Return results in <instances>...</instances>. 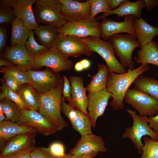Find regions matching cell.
I'll use <instances>...</instances> for the list:
<instances>
[{
	"label": "cell",
	"mask_w": 158,
	"mask_h": 158,
	"mask_svg": "<svg viewBox=\"0 0 158 158\" xmlns=\"http://www.w3.org/2000/svg\"><path fill=\"white\" fill-rule=\"evenodd\" d=\"M61 7L59 0H37L33 9L37 22L61 27L67 22L61 14Z\"/></svg>",
	"instance_id": "obj_4"
},
{
	"label": "cell",
	"mask_w": 158,
	"mask_h": 158,
	"mask_svg": "<svg viewBox=\"0 0 158 158\" xmlns=\"http://www.w3.org/2000/svg\"><path fill=\"white\" fill-rule=\"evenodd\" d=\"M34 147L29 148L6 158H30L31 152Z\"/></svg>",
	"instance_id": "obj_44"
},
{
	"label": "cell",
	"mask_w": 158,
	"mask_h": 158,
	"mask_svg": "<svg viewBox=\"0 0 158 158\" xmlns=\"http://www.w3.org/2000/svg\"><path fill=\"white\" fill-rule=\"evenodd\" d=\"M69 155V154L68 153V154H66L65 155H64L63 156L58 157H56L55 158H68Z\"/></svg>",
	"instance_id": "obj_52"
},
{
	"label": "cell",
	"mask_w": 158,
	"mask_h": 158,
	"mask_svg": "<svg viewBox=\"0 0 158 158\" xmlns=\"http://www.w3.org/2000/svg\"><path fill=\"white\" fill-rule=\"evenodd\" d=\"M16 17L12 8L0 7V24H11Z\"/></svg>",
	"instance_id": "obj_37"
},
{
	"label": "cell",
	"mask_w": 158,
	"mask_h": 158,
	"mask_svg": "<svg viewBox=\"0 0 158 158\" xmlns=\"http://www.w3.org/2000/svg\"><path fill=\"white\" fill-rule=\"evenodd\" d=\"M59 33L84 38L89 36L100 37L101 30L99 22L95 18L73 22H67L59 28Z\"/></svg>",
	"instance_id": "obj_11"
},
{
	"label": "cell",
	"mask_w": 158,
	"mask_h": 158,
	"mask_svg": "<svg viewBox=\"0 0 158 158\" xmlns=\"http://www.w3.org/2000/svg\"><path fill=\"white\" fill-rule=\"evenodd\" d=\"M61 111L68 119L74 129L81 136L92 133L91 122L88 115L72 107L63 98Z\"/></svg>",
	"instance_id": "obj_16"
},
{
	"label": "cell",
	"mask_w": 158,
	"mask_h": 158,
	"mask_svg": "<svg viewBox=\"0 0 158 158\" xmlns=\"http://www.w3.org/2000/svg\"><path fill=\"white\" fill-rule=\"evenodd\" d=\"M34 61L35 68L46 67L56 73L70 71L73 67L71 60L59 51L53 48L43 55L34 57Z\"/></svg>",
	"instance_id": "obj_10"
},
{
	"label": "cell",
	"mask_w": 158,
	"mask_h": 158,
	"mask_svg": "<svg viewBox=\"0 0 158 158\" xmlns=\"http://www.w3.org/2000/svg\"><path fill=\"white\" fill-rule=\"evenodd\" d=\"M59 27L51 25H40L34 30L40 44L49 48L53 46L58 35Z\"/></svg>",
	"instance_id": "obj_27"
},
{
	"label": "cell",
	"mask_w": 158,
	"mask_h": 158,
	"mask_svg": "<svg viewBox=\"0 0 158 158\" xmlns=\"http://www.w3.org/2000/svg\"><path fill=\"white\" fill-rule=\"evenodd\" d=\"M157 74L158 75V71L157 72Z\"/></svg>",
	"instance_id": "obj_56"
},
{
	"label": "cell",
	"mask_w": 158,
	"mask_h": 158,
	"mask_svg": "<svg viewBox=\"0 0 158 158\" xmlns=\"http://www.w3.org/2000/svg\"><path fill=\"white\" fill-rule=\"evenodd\" d=\"M157 4H158V0H157Z\"/></svg>",
	"instance_id": "obj_54"
},
{
	"label": "cell",
	"mask_w": 158,
	"mask_h": 158,
	"mask_svg": "<svg viewBox=\"0 0 158 158\" xmlns=\"http://www.w3.org/2000/svg\"><path fill=\"white\" fill-rule=\"evenodd\" d=\"M36 133L18 135L10 139L1 150L0 157L7 158L29 148L34 147Z\"/></svg>",
	"instance_id": "obj_19"
},
{
	"label": "cell",
	"mask_w": 158,
	"mask_h": 158,
	"mask_svg": "<svg viewBox=\"0 0 158 158\" xmlns=\"http://www.w3.org/2000/svg\"><path fill=\"white\" fill-rule=\"evenodd\" d=\"M71 87V97L68 101L72 107L87 115L88 98L87 88L84 86L81 76L69 77Z\"/></svg>",
	"instance_id": "obj_20"
},
{
	"label": "cell",
	"mask_w": 158,
	"mask_h": 158,
	"mask_svg": "<svg viewBox=\"0 0 158 158\" xmlns=\"http://www.w3.org/2000/svg\"><path fill=\"white\" fill-rule=\"evenodd\" d=\"M51 48L59 50L68 58H76L82 54L88 56L93 53L82 38L59 33Z\"/></svg>",
	"instance_id": "obj_9"
},
{
	"label": "cell",
	"mask_w": 158,
	"mask_h": 158,
	"mask_svg": "<svg viewBox=\"0 0 158 158\" xmlns=\"http://www.w3.org/2000/svg\"><path fill=\"white\" fill-rule=\"evenodd\" d=\"M63 81L62 91V97L65 100L68 101L71 97V87L70 82L65 75L63 76Z\"/></svg>",
	"instance_id": "obj_42"
},
{
	"label": "cell",
	"mask_w": 158,
	"mask_h": 158,
	"mask_svg": "<svg viewBox=\"0 0 158 158\" xmlns=\"http://www.w3.org/2000/svg\"><path fill=\"white\" fill-rule=\"evenodd\" d=\"M62 4L61 13L67 22L78 21L90 17L89 0L80 2L73 0H59Z\"/></svg>",
	"instance_id": "obj_15"
},
{
	"label": "cell",
	"mask_w": 158,
	"mask_h": 158,
	"mask_svg": "<svg viewBox=\"0 0 158 158\" xmlns=\"http://www.w3.org/2000/svg\"><path fill=\"white\" fill-rule=\"evenodd\" d=\"M1 54L2 59L11 61L24 72L35 68L34 57L28 53L25 45L7 46Z\"/></svg>",
	"instance_id": "obj_13"
},
{
	"label": "cell",
	"mask_w": 158,
	"mask_h": 158,
	"mask_svg": "<svg viewBox=\"0 0 158 158\" xmlns=\"http://www.w3.org/2000/svg\"><path fill=\"white\" fill-rule=\"evenodd\" d=\"M124 100L125 103L131 105L140 115L153 117L158 113V101L135 88L128 90Z\"/></svg>",
	"instance_id": "obj_7"
},
{
	"label": "cell",
	"mask_w": 158,
	"mask_h": 158,
	"mask_svg": "<svg viewBox=\"0 0 158 158\" xmlns=\"http://www.w3.org/2000/svg\"><path fill=\"white\" fill-rule=\"evenodd\" d=\"M146 7V5L144 0H139L134 2L123 0L116 9L104 13L96 19L97 20H99L113 14H116L119 17L132 15L135 18H139L141 17V14L142 10Z\"/></svg>",
	"instance_id": "obj_22"
},
{
	"label": "cell",
	"mask_w": 158,
	"mask_h": 158,
	"mask_svg": "<svg viewBox=\"0 0 158 158\" xmlns=\"http://www.w3.org/2000/svg\"><path fill=\"white\" fill-rule=\"evenodd\" d=\"M111 96L106 88L96 92H88L87 115L92 127H95L98 118L103 115Z\"/></svg>",
	"instance_id": "obj_17"
},
{
	"label": "cell",
	"mask_w": 158,
	"mask_h": 158,
	"mask_svg": "<svg viewBox=\"0 0 158 158\" xmlns=\"http://www.w3.org/2000/svg\"><path fill=\"white\" fill-rule=\"evenodd\" d=\"M143 139L144 144L142 147V154L140 158H158V140L146 136Z\"/></svg>",
	"instance_id": "obj_32"
},
{
	"label": "cell",
	"mask_w": 158,
	"mask_h": 158,
	"mask_svg": "<svg viewBox=\"0 0 158 158\" xmlns=\"http://www.w3.org/2000/svg\"><path fill=\"white\" fill-rule=\"evenodd\" d=\"M2 79L9 88L16 92H17L21 85L7 73H4Z\"/></svg>",
	"instance_id": "obj_41"
},
{
	"label": "cell",
	"mask_w": 158,
	"mask_h": 158,
	"mask_svg": "<svg viewBox=\"0 0 158 158\" xmlns=\"http://www.w3.org/2000/svg\"><path fill=\"white\" fill-rule=\"evenodd\" d=\"M146 5V9L148 11L152 10L157 4V0H144Z\"/></svg>",
	"instance_id": "obj_49"
},
{
	"label": "cell",
	"mask_w": 158,
	"mask_h": 158,
	"mask_svg": "<svg viewBox=\"0 0 158 158\" xmlns=\"http://www.w3.org/2000/svg\"><path fill=\"white\" fill-rule=\"evenodd\" d=\"M51 155L48 148L34 147L31 152L30 158H49Z\"/></svg>",
	"instance_id": "obj_39"
},
{
	"label": "cell",
	"mask_w": 158,
	"mask_h": 158,
	"mask_svg": "<svg viewBox=\"0 0 158 158\" xmlns=\"http://www.w3.org/2000/svg\"><path fill=\"white\" fill-rule=\"evenodd\" d=\"M0 158H3V157H0Z\"/></svg>",
	"instance_id": "obj_55"
},
{
	"label": "cell",
	"mask_w": 158,
	"mask_h": 158,
	"mask_svg": "<svg viewBox=\"0 0 158 158\" xmlns=\"http://www.w3.org/2000/svg\"><path fill=\"white\" fill-rule=\"evenodd\" d=\"M134 60L137 63L141 64H151L158 67V44L152 42L140 47L137 52V56Z\"/></svg>",
	"instance_id": "obj_25"
},
{
	"label": "cell",
	"mask_w": 158,
	"mask_h": 158,
	"mask_svg": "<svg viewBox=\"0 0 158 158\" xmlns=\"http://www.w3.org/2000/svg\"><path fill=\"white\" fill-rule=\"evenodd\" d=\"M82 38L93 52L97 53L104 59L109 72L123 74L127 72L116 58L113 47L109 41H104L95 36Z\"/></svg>",
	"instance_id": "obj_5"
},
{
	"label": "cell",
	"mask_w": 158,
	"mask_h": 158,
	"mask_svg": "<svg viewBox=\"0 0 158 158\" xmlns=\"http://www.w3.org/2000/svg\"><path fill=\"white\" fill-rule=\"evenodd\" d=\"M35 90L30 84H25L21 85L17 92L29 109L38 111L37 94Z\"/></svg>",
	"instance_id": "obj_30"
},
{
	"label": "cell",
	"mask_w": 158,
	"mask_h": 158,
	"mask_svg": "<svg viewBox=\"0 0 158 158\" xmlns=\"http://www.w3.org/2000/svg\"><path fill=\"white\" fill-rule=\"evenodd\" d=\"M0 72L4 73L7 74L20 84H30V81L28 76L16 66L9 67H1Z\"/></svg>",
	"instance_id": "obj_34"
},
{
	"label": "cell",
	"mask_w": 158,
	"mask_h": 158,
	"mask_svg": "<svg viewBox=\"0 0 158 158\" xmlns=\"http://www.w3.org/2000/svg\"><path fill=\"white\" fill-rule=\"evenodd\" d=\"M17 0H1L0 7L13 8Z\"/></svg>",
	"instance_id": "obj_46"
},
{
	"label": "cell",
	"mask_w": 158,
	"mask_h": 158,
	"mask_svg": "<svg viewBox=\"0 0 158 158\" xmlns=\"http://www.w3.org/2000/svg\"><path fill=\"white\" fill-rule=\"evenodd\" d=\"M31 85L38 93L44 94L54 89L63 81L60 75L48 68L44 70H30L25 72Z\"/></svg>",
	"instance_id": "obj_8"
},
{
	"label": "cell",
	"mask_w": 158,
	"mask_h": 158,
	"mask_svg": "<svg viewBox=\"0 0 158 158\" xmlns=\"http://www.w3.org/2000/svg\"><path fill=\"white\" fill-rule=\"evenodd\" d=\"M8 25L1 24L0 25V52L1 53L6 46L8 33Z\"/></svg>",
	"instance_id": "obj_40"
},
{
	"label": "cell",
	"mask_w": 158,
	"mask_h": 158,
	"mask_svg": "<svg viewBox=\"0 0 158 158\" xmlns=\"http://www.w3.org/2000/svg\"><path fill=\"white\" fill-rule=\"evenodd\" d=\"M133 26L141 47L152 42L153 39L158 35V27L149 24L141 17L139 18L134 17Z\"/></svg>",
	"instance_id": "obj_24"
},
{
	"label": "cell",
	"mask_w": 158,
	"mask_h": 158,
	"mask_svg": "<svg viewBox=\"0 0 158 158\" xmlns=\"http://www.w3.org/2000/svg\"><path fill=\"white\" fill-rule=\"evenodd\" d=\"M149 69L148 64H141L133 70L129 69L126 73L117 74L109 72L106 89L112 98L110 105L115 110L124 108L123 100L125 95L129 86L139 76Z\"/></svg>",
	"instance_id": "obj_1"
},
{
	"label": "cell",
	"mask_w": 158,
	"mask_h": 158,
	"mask_svg": "<svg viewBox=\"0 0 158 158\" xmlns=\"http://www.w3.org/2000/svg\"><path fill=\"white\" fill-rule=\"evenodd\" d=\"M55 157L52 155L49 158H55Z\"/></svg>",
	"instance_id": "obj_53"
},
{
	"label": "cell",
	"mask_w": 158,
	"mask_h": 158,
	"mask_svg": "<svg viewBox=\"0 0 158 158\" xmlns=\"http://www.w3.org/2000/svg\"><path fill=\"white\" fill-rule=\"evenodd\" d=\"M107 151L100 136L93 133L81 136L76 145L70 151L72 154L97 153Z\"/></svg>",
	"instance_id": "obj_18"
},
{
	"label": "cell",
	"mask_w": 158,
	"mask_h": 158,
	"mask_svg": "<svg viewBox=\"0 0 158 158\" xmlns=\"http://www.w3.org/2000/svg\"><path fill=\"white\" fill-rule=\"evenodd\" d=\"M1 83L0 86L1 92L5 98L16 103L22 110L29 109L23 103L17 92L9 88L6 85L2 79H1Z\"/></svg>",
	"instance_id": "obj_35"
},
{
	"label": "cell",
	"mask_w": 158,
	"mask_h": 158,
	"mask_svg": "<svg viewBox=\"0 0 158 158\" xmlns=\"http://www.w3.org/2000/svg\"><path fill=\"white\" fill-rule=\"evenodd\" d=\"M10 47L17 45H25L28 39L30 30L19 18L16 17L11 24Z\"/></svg>",
	"instance_id": "obj_26"
},
{
	"label": "cell",
	"mask_w": 158,
	"mask_h": 158,
	"mask_svg": "<svg viewBox=\"0 0 158 158\" xmlns=\"http://www.w3.org/2000/svg\"><path fill=\"white\" fill-rule=\"evenodd\" d=\"M134 18L132 15L126 16L124 17V21L122 22L116 21L106 17L103 18L102 21L99 22L100 37L104 40H107L112 35L125 32L137 38L133 26Z\"/></svg>",
	"instance_id": "obj_14"
},
{
	"label": "cell",
	"mask_w": 158,
	"mask_h": 158,
	"mask_svg": "<svg viewBox=\"0 0 158 158\" xmlns=\"http://www.w3.org/2000/svg\"><path fill=\"white\" fill-rule=\"evenodd\" d=\"M109 40L123 66L131 70L135 69L132 54L135 49L141 47L137 38L128 34L119 33L111 36Z\"/></svg>",
	"instance_id": "obj_6"
},
{
	"label": "cell",
	"mask_w": 158,
	"mask_h": 158,
	"mask_svg": "<svg viewBox=\"0 0 158 158\" xmlns=\"http://www.w3.org/2000/svg\"><path fill=\"white\" fill-rule=\"evenodd\" d=\"M109 72L106 65L104 63L98 64L97 73L91 76L92 79L87 85L86 88L88 92H96L105 89Z\"/></svg>",
	"instance_id": "obj_28"
},
{
	"label": "cell",
	"mask_w": 158,
	"mask_h": 158,
	"mask_svg": "<svg viewBox=\"0 0 158 158\" xmlns=\"http://www.w3.org/2000/svg\"><path fill=\"white\" fill-rule=\"evenodd\" d=\"M63 81L56 87L44 94L36 93L38 111L49 120L57 131L68 126L61 115Z\"/></svg>",
	"instance_id": "obj_2"
},
{
	"label": "cell",
	"mask_w": 158,
	"mask_h": 158,
	"mask_svg": "<svg viewBox=\"0 0 158 158\" xmlns=\"http://www.w3.org/2000/svg\"><path fill=\"white\" fill-rule=\"evenodd\" d=\"M5 66L6 67H9L16 66L11 61L4 59H0V66Z\"/></svg>",
	"instance_id": "obj_50"
},
{
	"label": "cell",
	"mask_w": 158,
	"mask_h": 158,
	"mask_svg": "<svg viewBox=\"0 0 158 158\" xmlns=\"http://www.w3.org/2000/svg\"><path fill=\"white\" fill-rule=\"evenodd\" d=\"M127 111L133 118V123L131 126L125 129L123 137L130 139L138 152L141 153L143 145L141 138L148 135L152 139L158 140V133L154 132L149 126L147 116L138 115L135 111L130 109H127Z\"/></svg>",
	"instance_id": "obj_3"
},
{
	"label": "cell",
	"mask_w": 158,
	"mask_h": 158,
	"mask_svg": "<svg viewBox=\"0 0 158 158\" xmlns=\"http://www.w3.org/2000/svg\"><path fill=\"white\" fill-rule=\"evenodd\" d=\"M5 120L16 123L20 117L22 110L14 102L6 98L1 100Z\"/></svg>",
	"instance_id": "obj_31"
},
{
	"label": "cell",
	"mask_w": 158,
	"mask_h": 158,
	"mask_svg": "<svg viewBox=\"0 0 158 158\" xmlns=\"http://www.w3.org/2000/svg\"><path fill=\"white\" fill-rule=\"evenodd\" d=\"M89 1L90 8V18H95L99 13H105L110 11L108 6V0H89Z\"/></svg>",
	"instance_id": "obj_36"
},
{
	"label": "cell",
	"mask_w": 158,
	"mask_h": 158,
	"mask_svg": "<svg viewBox=\"0 0 158 158\" xmlns=\"http://www.w3.org/2000/svg\"><path fill=\"white\" fill-rule=\"evenodd\" d=\"M18 124L35 128L38 133L47 136L55 133L57 130L52 123L38 111L30 109L22 110Z\"/></svg>",
	"instance_id": "obj_12"
},
{
	"label": "cell",
	"mask_w": 158,
	"mask_h": 158,
	"mask_svg": "<svg viewBox=\"0 0 158 158\" xmlns=\"http://www.w3.org/2000/svg\"><path fill=\"white\" fill-rule=\"evenodd\" d=\"M68 158H94L97 153L72 154L69 153Z\"/></svg>",
	"instance_id": "obj_48"
},
{
	"label": "cell",
	"mask_w": 158,
	"mask_h": 158,
	"mask_svg": "<svg viewBox=\"0 0 158 158\" xmlns=\"http://www.w3.org/2000/svg\"><path fill=\"white\" fill-rule=\"evenodd\" d=\"M37 0H17L13 8L16 17L20 18L30 30H35L39 25L32 8Z\"/></svg>",
	"instance_id": "obj_21"
},
{
	"label": "cell",
	"mask_w": 158,
	"mask_h": 158,
	"mask_svg": "<svg viewBox=\"0 0 158 158\" xmlns=\"http://www.w3.org/2000/svg\"><path fill=\"white\" fill-rule=\"evenodd\" d=\"M5 116L3 112L1 104L0 103V122L5 120Z\"/></svg>",
	"instance_id": "obj_51"
},
{
	"label": "cell",
	"mask_w": 158,
	"mask_h": 158,
	"mask_svg": "<svg viewBox=\"0 0 158 158\" xmlns=\"http://www.w3.org/2000/svg\"><path fill=\"white\" fill-rule=\"evenodd\" d=\"M34 34L33 30H30L29 37L25 46L28 53L35 57L45 54L50 48L37 43L35 40Z\"/></svg>",
	"instance_id": "obj_33"
},
{
	"label": "cell",
	"mask_w": 158,
	"mask_h": 158,
	"mask_svg": "<svg viewBox=\"0 0 158 158\" xmlns=\"http://www.w3.org/2000/svg\"><path fill=\"white\" fill-rule=\"evenodd\" d=\"M123 0H108V3L110 11L116 9L120 5Z\"/></svg>",
	"instance_id": "obj_47"
},
{
	"label": "cell",
	"mask_w": 158,
	"mask_h": 158,
	"mask_svg": "<svg viewBox=\"0 0 158 158\" xmlns=\"http://www.w3.org/2000/svg\"><path fill=\"white\" fill-rule=\"evenodd\" d=\"M133 83L134 88L148 94L158 101V80L140 75Z\"/></svg>",
	"instance_id": "obj_29"
},
{
	"label": "cell",
	"mask_w": 158,
	"mask_h": 158,
	"mask_svg": "<svg viewBox=\"0 0 158 158\" xmlns=\"http://www.w3.org/2000/svg\"><path fill=\"white\" fill-rule=\"evenodd\" d=\"M91 62L88 59H84L76 63L74 66V69L77 72H81L88 68L90 66Z\"/></svg>",
	"instance_id": "obj_43"
},
{
	"label": "cell",
	"mask_w": 158,
	"mask_h": 158,
	"mask_svg": "<svg viewBox=\"0 0 158 158\" xmlns=\"http://www.w3.org/2000/svg\"><path fill=\"white\" fill-rule=\"evenodd\" d=\"M48 148L51 154L55 157L63 156L66 154L63 145L59 142L52 143Z\"/></svg>",
	"instance_id": "obj_38"
},
{
	"label": "cell",
	"mask_w": 158,
	"mask_h": 158,
	"mask_svg": "<svg viewBox=\"0 0 158 158\" xmlns=\"http://www.w3.org/2000/svg\"><path fill=\"white\" fill-rule=\"evenodd\" d=\"M148 124L155 132L158 133V113L155 116L148 117Z\"/></svg>",
	"instance_id": "obj_45"
},
{
	"label": "cell",
	"mask_w": 158,
	"mask_h": 158,
	"mask_svg": "<svg viewBox=\"0 0 158 158\" xmlns=\"http://www.w3.org/2000/svg\"><path fill=\"white\" fill-rule=\"evenodd\" d=\"M27 133H38L37 129L33 127L19 124L4 120L0 122V148H2L5 142L19 134Z\"/></svg>",
	"instance_id": "obj_23"
}]
</instances>
